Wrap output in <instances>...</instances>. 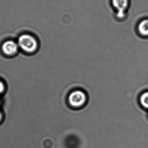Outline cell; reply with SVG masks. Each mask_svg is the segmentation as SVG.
Listing matches in <instances>:
<instances>
[{
	"label": "cell",
	"mask_w": 148,
	"mask_h": 148,
	"mask_svg": "<svg viewBox=\"0 0 148 148\" xmlns=\"http://www.w3.org/2000/svg\"><path fill=\"white\" fill-rule=\"evenodd\" d=\"M19 47L17 42L13 40H7L2 45V50L5 54L8 55H12L18 52Z\"/></svg>",
	"instance_id": "3"
},
{
	"label": "cell",
	"mask_w": 148,
	"mask_h": 148,
	"mask_svg": "<svg viewBox=\"0 0 148 148\" xmlns=\"http://www.w3.org/2000/svg\"><path fill=\"white\" fill-rule=\"evenodd\" d=\"M114 7L118 10V15L122 18L125 15V13L130 5L129 0H113Z\"/></svg>",
	"instance_id": "4"
},
{
	"label": "cell",
	"mask_w": 148,
	"mask_h": 148,
	"mask_svg": "<svg viewBox=\"0 0 148 148\" xmlns=\"http://www.w3.org/2000/svg\"><path fill=\"white\" fill-rule=\"evenodd\" d=\"M138 29L140 34L143 36H148V19H144L140 23Z\"/></svg>",
	"instance_id": "5"
},
{
	"label": "cell",
	"mask_w": 148,
	"mask_h": 148,
	"mask_svg": "<svg viewBox=\"0 0 148 148\" xmlns=\"http://www.w3.org/2000/svg\"><path fill=\"white\" fill-rule=\"evenodd\" d=\"M2 119V114L1 112H0V121H1Z\"/></svg>",
	"instance_id": "8"
},
{
	"label": "cell",
	"mask_w": 148,
	"mask_h": 148,
	"mask_svg": "<svg viewBox=\"0 0 148 148\" xmlns=\"http://www.w3.org/2000/svg\"><path fill=\"white\" fill-rule=\"evenodd\" d=\"M87 101V95L81 90H73L68 95V103L73 108H82L86 105Z\"/></svg>",
	"instance_id": "2"
},
{
	"label": "cell",
	"mask_w": 148,
	"mask_h": 148,
	"mask_svg": "<svg viewBox=\"0 0 148 148\" xmlns=\"http://www.w3.org/2000/svg\"><path fill=\"white\" fill-rule=\"evenodd\" d=\"M4 89H5V86H4V84L1 81H0V95L2 94L3 92Z\"/></svg>",
	"instance_id": "7"
},
{
	"label": "cell",
	"mask_w": 148,
	"mask_h": 148,
	"mask_svg": "<svg viewBox=\"0 0 148 148\" xmlns=\"http://www.w3.org/2000/svg\"><path fill=\"white\" fill-rule=\"evenodd\" d=\"M140 101L143 106L148 109V92H145L141 96Z\"/></svg>",
	"instance_id": "6"
},
{
	"label": "cell",
	"mask_w": 148,
	"mask_h": 148,
	"mask_svg": "<svg viewBox=\"0 0 148 148\" xmlns=\"http://www.w3.org/2000/svg\"><path fill=\"white\" fill-rule=\"evenodd\" d=\"M17 44L19 47L27 54L36 53L39 47L38 40L36 38L28 34H21L18 38Z\"/></svg>",
	"instance_id": "1"
}]
</instances>
